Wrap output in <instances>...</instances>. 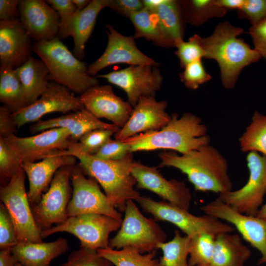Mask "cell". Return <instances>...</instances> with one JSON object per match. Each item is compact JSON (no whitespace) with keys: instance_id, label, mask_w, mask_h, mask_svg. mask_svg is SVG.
Here are the masks:
<instances>
[{"instance_id":"42","label":"cell","mask_w":266,"mask_h":266,"mask_svg":"<svg viewBox=\"0 0 266 266\" xmlns=\"http://www.w3.org/2000/svg\"><path fill=\"white\" fill-rule=\"evenodd\" d=\"M16 231L13 220L5 206L0 204V249H11L18 244Z\"/></svg>"},{"instance_id":"25","label":"cell","mask_w":266,"mask_h":266,"mask_svg":"<svg viewBox=\"0 0 266 266\" xmlns=\"http://www.w3.org/2000/svg\"><path fill=\"white\" fill-rule=\"evenodd\" d=\"M56 128L68 130L70 138L74 141H78L84 134L94 130L108 129L116 133L120 130L113 124L100 121L84 108L58 117L39 121L31 127L30 130L33 133H36Z\"/></svg>"},{"instance_id":"17","label":"cell","mask_w":266,"mask_h":266,"mask_svg":"<svg viewBox=\"0 0 266 266\" xmlns=\"http://www.w3.org/2000/svg\"><path fill=\"white\" fill-rule=\"evenodd\" d=\"M106 27L108 36L106 48L101 56L88 67L89 75L94 77L105 67L116 64L158 66L157 62L138 49L133 37L122 35L110 24Z\"/></svg>"},{"instance_id":"11","label":"cell","mask_w":266,"mask_h":266,"mask_svg":"<svg viewBox=\"0 0 266 266\" xmlns=\"http://www.w3.org/2000/svg\"><path fill=\"white\" fill-rule=\"evenodd\" d=\"M246 162L249 171L247 183L238 190L219 195L218 198L241 213L256 216L266 194V156L250 152Z\"/></svg>"},{"instance_id":"14","label":"cell","mask_w":266,"mask_h":266,"mask_svg":"<svg viewBox=\"0 0 266 266\" xmlns=\"http://www.w3.org/2000/svg\"><path fill=\"white\" fill-rule=\"evenodd\" d=\"M204 214L233 226L261 254L258 264H266V220L241 213L218 197L200 207Z\"/></svg>"},{"instance_id":"41","label":"cell","mask_w":266,"mask_h":266,"mask_svg":"<svg viewBox=\"0 0 266 266\" xmlns=\"http://www.w3.org/2000/svg\"><path fill=\"white\" fill-rule=\"evenodd\" d=\"M179 74L181 81L188 89L196 90L199 86L211 79V75L205 70L201 60L192 62L184 67Z\"/></svg>"},{"instance_id":"34","label":"cell","mask_w":266,"mask_h":266,"mask_svg":"<svg viewBox=\"0 0 266 266\" xmlns=\"http://www.w3.org/2000/svg\"><path fill=\"white\" fill-rule=\"evenodd\" d=\"M239 142L243 152H256L266 156V115L255 111Z\"/></svg>"},{"instance_id":"5","label":"cell","mask_w":266,"mask_h":266,"mask_svg":"<svg viewBox=\"0 0 266 266\" xmlns=\"http://www.w3.org/2000/svg\"><path fill=\"white\" fill-rule=\"evenodd\" d=\"M33 51L43 61L49 71V79L80 96L99 85L97 77L87 73L86 64L78 59L57 37L34 42Z\"/></svg>"},{"instance_id":"22","label":"cell","mask_w":266,"mask_h":266,"mask_svg":"<svg viewBox=\"0 0 266 266\" xmlns=\"http://www.w3.org/2000/svg\"><path fill=\"white\" fill-rule=\"evenodd\" d=\"M32 39L19 19L0 21V64L15 69L32 56Z\"/></svg>"},{"instance_id":"33","label":"cell","mask_w":266,"mask_h":266,"mask_svg":"<svg viewBox=\"0 0 266 266\" xmlns=\"http://www.w3.org/2000/svg\"><path fill=\"white\" fill-rule=\"evenodd\" d=\"M185 21L200 26L213 18L226 15L227 10L219 6L216 0H189L180 1Z\"/></svg>"},{"instance_id":"3","label":"cell","mask_w":266,"mask_h":266,"mask_svg":"<svg viewBox=\"0 0 266 266\" xmlns=\"http://www.w3.org/2000/svg\"><path fill=\"white\" fill-rule=\"evenodd\" d=\"M64 154L79 160L84 174L100 185L110 203L117 209L124 211L129 200L137 201L141 196L134 189L136 181L132 174L135 162L132 153L116 160L98 158L72 148Z\"/></svg>"},{"instance_id":"38","label":"cell","mask_w":266,"mask_h":266,"mask_svg":"<svg viewBox=\"0 0 266 266\" xmlns=\"http://www.w3.org/2000/svg\"><path fill=\"white\" fill-rule=\"evenodd\" d=\"M175 47L177 48L175 54L182 67L184 68L192 62L205 58L202 37L198 34L193 35L187 41L184 40L179 41Z\"/></svg>"},{"instance_id":"20","label":"cell","mask_w":266,"mask_h":266,"mask_svg":"<svg viewBox=\"0 0 266 266\" xmlns=\"http://www.w3.org/2000/svg\"><path fill=\"white\" fill-rule=\"evenodd\" d=\"M79 97L85 108L96 117L105 118L120 129L127 123L133 110L130 103L117 96L109 85L92 87Z\"/></svg>"},{"instance_id":"13","label":"cell","mask_w":266,"mask_h":266,"mask_svg":"<svg viewBox=\"0 0 266 266\" xmlns=\"http://www.w3.org/2000/svg\"><path fill=\"white\" fill-rule=\"evenodd\" d=\"M3 139L22 162H35L51 156L63 155L72 141L69 131L63 128L48 129L31 136L14 134Z\"/></svg>"},{"instance_id":"19","label":"cell","mask_w":266,"mask_h":266,"mask_svg":"<svg viewBox=\"0 0 266 266\" xmlns=\"http://www.w3.org/2000/svg\"><path fill=\"white\" fill-rule=\"evenodd\" d=\"M167 103L154 96L141 97L125 125L114 134L115 139L124 141L141 133L158 131L171 119L166 111Z\"/></svg>"},{"instance_id":"21","label":"cell","mask_w":266,"mask_h":266,"mask_svg":"<svg viewBox=\"0 0 266 266\" xmlns=\"http://www.w3.org/2000/svg\"><path fill=\"white\" fill-rule=\"evenodd\" d=\"M19 19L34 42L58 37L60 19L57 12L43 0H21Z\"/></svg>"},{"instance_id":"37","label":"cell","mask_w":266,"mask_h":266,"mask_svg":"<svg viewBox=\"0 0 266 266\" xmlns=\"http://www.w3.org/2000/svg\"><path fill=\"white\" fill-rule=\"evenodd\" d=\"M115 133V131L108 129L94 130L86 133L78 141L72 140L69 148L94 155Z\"/></svg>"},{"instance_id":"55","label":"cell","mask_w":266,"mask_h":266,"mask_svg":"<svg viewBox=\"0 0 266 266\" xmlns=\"http://www.w3.org/2000/svg\"><path fill=\"white\" fill-rule=\"evenodd\" d=\"M16 266H23L22 264H21L20 263L17 262L16 265Z\"/></svg>"},{"instance_id":"4","label":"cell","mask_w":266,"mask_h":266,"mask_svg":"<svg viewBox=\"0 0 266 266\" xmlns=\"http://www.w3.org/2000/svg\"><path fill=\"white\" fill-rule=\"evenodd\" d=\"M207 128L201 119L191 113L180 118L177 113L172 115L170 121L158 131L139 133L123 141L130 146V152L171 150L181 154L189 152L209 144Z\"/></svg>"},{"instance_id":"12","label":"cell","mask_w":266,"mask_h":266,"mask_svg":"<svg viewBox=\"0 0 266 266\" xmlns=\"http://www.w3.org/2000/svg\"><path fill=\"white\" fill-rule=\"evenodd\" d=\"M72 192L67 208L68 217L86 213H98L122 219V214L109 202L98 182L87 178L79 165L71 174Z\"/></svg>"},{"instance_id":"23","label":"cell","mask_w":266,"mask_h":266,"mask_svg":"<svg viewBox=\"0 0 266 266\" xmlns=\"http://www.w3.org/2000/svg\"><path fill=\"white\" fill-rule=\"evenodd\" d=\"M76 158L70 155L54 156L37 162H23L22 168L29 180L28 196L31 205L39 201L61 167L74 166Z\"/></svg>"},{"instance_id":"30","label":"cell","mask_w":266,"mask_h":266,"mask_svg":"<svg viewBox=\"0 0 266 266\" xmlns=\"http://www.w3.org/2000/svg\"><path fill=\"white\" fill-rule=\"evenodd\" d=\"M161 28L168 38L175 46L183 40L185 22L180 1L165 0L155 9Z\"/></svg>"},{"instance_id":"53","label":"cell","mask_w":266,"mask_h":266,"mask_svg":"<svg viewBox=\"0 0 266 266\" xmlns=\"http://www.w3.org/2000/svg\"><path fill=\"white\" fill-rule=\"evenodd\" d=\"M72 1L76 7L77 10H82L86 7L91 0H72Z\"/></svg>"},{"instance_id":"1","label":"cell","mask_w":266,"mask_h":266,"mask_svg":"<svg viewBox=\"0 0 266 266\" xmlns=\"http://www.w3.org/2000/svg\"><path fill=\"white\" fill-rule=\"evenodd\" d=\"M159 167H172L186 175L196 190L219 195L232 190L225 157L209 144L179 155L165 151L159 154Z\"/></svg>"},{"instance_id":"7","label":"cell","mask_w":266,"mask_h":266,"mask_svg":"<svg viewBox=\"0 0 266 266\" xmlns=\"http://www.w3.org/2000/svg\"><path fill=\"white\" fill-rule=\"evenodd\" d=\"M145 212L152 215L155 220L166 221L179 228L190 238L202 233L216 236L232 233L235 228L232 225L211 216L194 215L185 209L166 201H156L140 196L136 201Z\"/></svg>"},{"instance_id":"51","label":"cell","mask_w":266,"mask_h":266,"mask_svg":"<svg viewBox=\"0 0 266 266\" xmlns=\"http://www.w3.org/2000/svg\"><path fill=\"white\" fill-rule=\"evenodd\" d=\"M245 0H216L220 7L228 10H239L244 4Z\"/></svg>"},{"instance_id":"15","label":"cell","mask_w":266,"mask_h":266,"mask_svg":"<svg viewBox=\"0 0 266 266\" xmlns=\"http://www.w3.org/2000/svg\"><path fill=\"white\" fill-rule=\"evenodd\" d=\"M65 86L50 81L46 90L31 104L12 113L18 129L29 123L38 122L44 115L63 113L85 108L80 97H75Z\"/></svg>"},{"instance_id":"6","label":"cell","mask_w":266,"mask_h":266,"mask_svg":"<svg viewBox=\"0 0 266 266\" xmlns=\"http://www.w3.org/2000/svg\"><path fill=\"white\" fill-rule=\"evenodd\" d=\"M125 215L116 234L109 240L108 247L116 250L133 248L143 254L155 251L166 242V235L156 220L144 216L133 200H129Z\"/></svg>"},{"instance_id":"35","label":"cell","mask_w":266,"mask_h":266,"mask_svg":"<svg viewBox=\"0 0 266 266\" xmlns=\"http://www.w3.org/2000/svg\"><path fill=\"white\" fill-rule=\"evenodd\" d=\"M191 238L182 236L176 230L172 239L161 243L158 249L162 250L163 255L160 261L163 266H190L189 256Z\"/></svg>"},{"instance_id":"54","label":"cell","mask_w":266,"mask_h":266,"mask_svg":"<svg viewBox=\"0 0 266 266\" xmlns=\"http://www.w3.org/2000/svg\"><path fill=\"white\" fill-rule=\"evenodd\" d=\"M256 216L266 220V203L261 206Z\"/></svg>"},{"instance_id":"9","label":"cell","mask_w":266,"mask_h":266,"mask_svg":"<svg viewBox=\"0 0 266 266\" xmlns=\"http://www.w3.org/2000/svg\"><path fill=\"white\" fill-rule=\"evenodd\" d=\"M25 175L21 168L7 184L0 187V199L13 220L18 243L41 242V231L35 221L25 189Z\"/></svg>"},{"instance_id":"28","label":"cell","mask_w":266,"mask_h":266,"mask_svg":"<svg viewBox=\"0 0 266 266\" xmlns=\"http://www.w3.org/2000/svg\"><path fill=\"white\" fill-rule=\"evenodd\" d=\"M15 69L28 105L37 100L47 89L50 82L49 70L42 60L32 56Z\"/></svg>"},{"instance_id":"52","label":"cell","mask_w":266,"mask_h":266,"mask_svg":"<svg viewBox=\"0 0 266 266\" xmlns=\"http://www.w3.org/2000/svg\"><path fill=\"white\" fill-rule=\"evenodd\" d=\"M165 0H143L142 2L144 7L154 11L159 5H160Z\"/></svg>"},{"instance_id":"32","label":"cell","mask_w":266,"mask_h":266,"mask_svg":"<svg viewBox=\"0 0 266 266\" xmlns=\"http://www.w3.org/2000/svg\"><path fill=\"white\" fill-rule=\"evenodd\" d=\"M97 251L115 266H163L155 258V251L144 254L133 248L116 250L108 247Z\"/></svg>"},{"instance_id":"47","label":"cell","mask_w":266,"mask_h":266,"mask_svg":"<svg viewBox=\"0 0 266 266\" xmlns=\"http://www.w3.org/2000/svg\"><path fill=\"white\" fill-rule=\"evenodd\" d=\"M107 7L129 18L144 8L142 0H108Z\"/></svg>"},{"instance_id":"44","label":"cell","mask_w":266,"mask_h":266,"mask_svg":"<svg viewBox=\"0 0 266 266\" xmlns=\"http://www.w3.org/2000/svg\"><path fill=\"white\" fill-rule=\"evenodd\" d=\"M130 153V146L127 143L110 139L93 156L104 160H116L124 158Z\"/></svg>"},{"instance_id":"40","label":"cell","mask_w":266,"mask_h":266,"mask_svg":"<svg viewBox=\"0 0 266 266\" xmlns=\"http://www.w3.org/2000/svg\"><path fill=\"white\" fill-rule=\"evenodd\" d=\"M107 260L101 257L97 250L81 247L72 252L67 261L61 266H112Z\"/></svg>"},{"instance_id":"10","label":"cell","mask_w":266,"mask_h":266,"mask_svg":"<svg viewBox=\"0 0 266 266\" xmlns=\"http://www.w3.org/2000/svg\"><path fill=\"white\" fill-rule=\"evenodd\" d=\"M73 166L60 168L39 201L31 205L35 221L41 232L68 218L67 208L72 196L70 177Z\"/></svg>"},{"instance_id":"45","label":"cell","mask_w":266,"mask_h":266,"mask_svg":"<svg viewBox=\"0 0 266 266\" xmlns=\"http://www.w3.org/2000/svg\"><path fill=\"white\" fill-rule=\"evenodd\" d=\"M254 49L266 60V18L249 28Z\"/></svg>"},{"instance_id":"50","label":"cell","mask_w":266,"mask_h":266,"mask_svg":"<svg viewBox=\"0 0 266 266\" xmlns=\"http://www.w3.org/2000/svg\"><path fill=\"white\" fill-rule=\"evenodd\" d=\"M17 263L11 249L0 250V266H16Z\"/></svg>"},{"instance_id":"8","label":"cell","mask_w":266,"mask_h":266,"mask_svg":"<svg viewBox=\"0 0 266 266\" xmlns=\"http://www.w3.org/2000/svg\"><path fill=\"white\" fill-rule=\"evenodd\" d=\"M123 219L98 213L69 217L63 223L41 231L45 238L53 234L66 232L76 237L80 247L98 250L108 247L110 234L120 229Z\"/></svg>"},{"instance_id":"18","label":"cell","mask_w":266,"mask_h":266,"mask_svg":"<svg viewBox=\"0 0 266 266\" xmlns=\"http://www.w3.org/2000/svg\"><path fill=\"white\" fill-rule=\"evenodd\" d=\"M132 174L137 188L151 191L165 201L189 210L192 196L184 181L167 180L157 167L144 165L139 162H134Z\"/></svg>"},{"instance_id":"31","label":"cell","mask_w":266,"mask_h":266,"mask_svg":"<svg viewBox=\"0 0 266 266\" xmlns=\"http://www.w3.org/2000/svg\"><path fill=\"white\" fill-rule=\"evenodd\" d=\"M0 101L12 113L27 105L16 69L10 66H0Z\"/></svg>"},{"instance_id":"48","label":"cell","mask_w":266,"mask_h":266,"mask_svg":"<svg viewBox=\"0 0 266 266\" xmlns=\"http://www.w3.org/2000/svg\"><path fill=\"white\" fill-rule=\"evenodd\" d=\"M18 129L12 112L3 105L0 107V137L5 138L15 134Z\"/></svg>"},{"instance_id":"2","label":"cell","mask_w":266,"mask_h":266,"mask_svg":"<svg viewBox=\"0 0 266 266\" xmlns=\"http://www.w3.org/2000/svg\"><path fill=\"white\" fill-rule=\"evenodd\" d=\"M243 33L242 28L225 21L219 23L210 35L202 38L204 58L217 62L221 82L227 89L233 88L244 67L261 58L254 48L238 38Z\"/></svg>"},{"instance_id":"39","label":"cell","mask_w":266,"mask_h":266,"mask_svg":"<svg viewBox=\"0 0 266 266\" xmlns=\"http://www.w3.org/2000/svg\"><path fill=\"white\" fill-rule=\"evenodd\" d=\"M22 161L13 149L0 137V180L7 183L22 168Z\"/></svg>"},{"instance_id":"27","label":"cell","mask_w":266,"mask_h":266,"mask_svg":"<svg viewBox=\"0 0 266 266\" xmlns=\"http://www.w3.org/2000/svg\"><path fill=\"white\" fill-rule=\"evenodd\" d=\"M251 254L240 235L220 233L215 238L210 266H244Z\"/></svg>"},{"instance_id":"43","label":"cell","mask_w":266,"mask_h":266,"mask_svg":"<svg viewBox=\"0 0 266 266\" xmlns=\"http://www.w3.org/2000/svg\"><path fill=\"white\" fill-rule=\"evenodd\" d=\"M239 18L249 20L254 25L266 18V0H245L237 10Z\"/></svg>"},{"instance_id":"16","label":"cell","mask_w":266,"mask_h":266,"mask_svg":"<svg viewBox=\"0 0 266 266\" xmlns=\"http://www.w3.org/2000/svg\"><path fill=\"white\" fill-rule=\"evenodd\" d=\"M96 77L104 78L123 90L133 107L142 97H155L156 92L161 89L163 81V76L157 66L150 65L130 66L98 75Z\"/></svg>"},{"instance_id":"46","label":"cell","mask_w":266,"mask_h":266,"mask_svg":"<svg viewBox=\"0 0 266 266\" xmlns=\"http://www.w3.org/2000/svg\"><path fill=\"white\" fill-rule=\"evenodd\" d=\"M46 1L58 13L60 19L59 30L64 28L77 11L72 0H47Z\"/></svg>"},{"instance_id":"24","label":"cell","mask_w":266,"mask_h":266,"mask_svg":"<svg viewBox=\"0 0 266 266\" xmlns=\"http://www.w3.org/2000/svg\"><path fill=\"white\" fill-rule=\"evenodd\" d=\"M108 0H93L82 10H77L66 25L59 31L58 37L72 36L73 55L79 60L85 57V44L94 30L99 13L107 7Z\"/></svg>"},{"instance_id":"29","label":"cell","mask_w":266,"mask_h":266,"mask_svg":"<svg viewBox=\"0 0 266 266\" xmlns=\"http://www.w3.org/2000/svg\"><path fill=\"white\" fill-rule=\"evenodd\" d=\"M135 29L133 38H144L156 45L165 48L174 47L163 32L155 12L145 8L129 17Z\"/></svg>"},{"instance_id":"49","label":"cell","mask_w":266,"mask_h":266,"mask_svg":"<svg viewBox=\"0 0 266 266\" xmlns=\"http://www.w3.org/2000/svg\"><path fill=\"white\" fill-rule=\"evenodd\" d=\"M19 0H0V21L19 19Z\"/></svg>"},{"instance_id":"26","label":"cell","mask_w":266,"mask_h":266,"mask_svg":"<svg viewBox=\"0 0 266 266\" xmlns=\"http://www.w3.org/2000/svg\"><path fill=\"white\" fill-rule=\"evenodd\" d=\"M68 249L67 241L59 237L50 242L18 243L11 252L17 262L24 266H50L53 260Z\"/></svg>"},{"instance_id":"36","label":"cell","mask_w":266,"mask_h":266,"mask_svg":"<svg viewBox=\"0 0 266 266\" xmlns=\"http://www.w3.org/2000/svg\"><path fill=\"white\" fill-rule=\"evenodd\" d=\"M216 236L202 233L191 238L188 259L190 266H210Z\"/></svg>"}]
</instances>
